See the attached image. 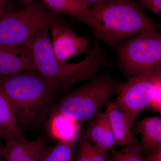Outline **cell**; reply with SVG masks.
Wrapping results in <instances>:
<instances>
[{"label": "cell", "mask_w": 161, "mask_h": 161, "mask_svg": "<svg viewBox=\"0 0 161 161\" xmlns=\"http://www.w3.org/2000/svg\"><path fill=\"white\" fill-rule=\"evenodd\" d=\"M83 137L106 151H114L115 138L105 112H100L89 122Z\"/></svg>", "instance_id": "7c38bea8"}, {"label": "cell", "mask_w": 161, "mask_h": 161, "mask_svg": "<svg viewBox=\"0 0 161 161\" xmlns=\"http://www.w3.org/2000/svg\"><path fill=\"white\" fill-rule=\"evenodd\" d=\"M0 89L13 107L19 125L36 126L46 118L58 92L36 70L0 78Z\"/></svg>", "instance_id": "7a4b0ae2"}, {"label": "cell", "mask_w": 161, "mask_h": 161, "mask_svg": "<svg viewBox=\"0 0 161 161\" xmlns=\"http://www.w3.org/2000/svg\"><path fill=\"white\" fill-rule=\"evenodd\" d=\"M82 3H84L87 6H95L97 3L100 2L101 0H79Z\"/></svg>", "instance_id": "d4e9b609"}, {"label": "cell", "mask_w": 161, "mask_h": 161, "mask_svg": "<svg viewBox=\"0 0 161 161\" xmlns=\"http://www.w3.org/2000/svg\"><path fill=\"white\" fill-rule=\"evenodd\" d=\"M43 5L54 14H67L97 31L96 18L89 6L79 0H42Z\"/></svg>", "instance_id": "30bf717a"}, {"label": "cell", "mask_w": 161, "mask_h": 161, "mask_svg": "<svg viewBox=\"0 0 161 161\" xmlns=\"http://www.w3.org/2000/svg\"><path fill=\"white\" fill-rule=\"evenodd\" d=\"M78 139L60 141L54 146L45 147L39 161H74Z\"/></svg>", "instance_id": "2e32d148"}, {"label": "cell", "mask_w": 161, "mask_h": 161, "mask_svg": "<svg viewBox=\"0 0 161 161\" xmlns=\"http://www.w3.org/2000/svg\"><path fill=\"white\" fill-rule=\"evenodd\" d=\"M59 19L43 3H32L0 19V46L25 47L39 33L48 31Z\"/></svg>", "instance_id": "5b68a950"}, {"label": "cell", "mask_w": 161, "mask_h": 161, "mask_svg": "<svg viewBox=\"0 0 161 161\" xmlns=\"http://www.w3.org/2000/svg\"><path fill=\"white\" fill-rule=\"evenodd\" d=\"M4 146L0 144V157L3 156V150H4Z\"/></svg>", "instance_id": "4316f807"}, {"label": "cell", "mask_w": 161, "mask_h": 161, "mask_svg": "<svg viewBox=\"0 0 161 161\" xmlns=\"http://www.w3.org/2000/svg\"><path fill=\"white\" fill-rule=\"evenodd\" d=\"M112 153L108 161H144L136 140Z\"/></svg>", "instance_id": "ac0fdd59"}, {"label": "cell", "mask_w": 161, "mask_h": 161, "mask_svg": "<svg viewBox=\"0 0 161 161\" xmlns=\"http://www.w3.org/2000/svg\"><path fill=\"white\" fill-rule=\"evenodd\" d=\"M0 135H1V134H0Z\"/></svg>", "instance_id": "f1b7e54d"}, {"label": "cell", "mask_w": 161, "mask_h": 161, "mask_svg": "<svg viewBox=\"0 0 161 161\" xmlns=\"http://www.w3.org/2000/svg\"><path fill=\"white\" fill-rule=\"evenodd\" d=\"M46 142V139L42 137L34 140L32 146L22 161H39Z\"/></svg>", "instance_id": "d6986e66"}, {"label": "cell", "mask_w": 161, "mask_h": 161, "mask_svg": "<svg viewBox=\"0 0 161 161\" xmlns=\"http://www.w3.org/2000/svg\"><path fill=\"white\" fill-rule=\"evenodd\" d=\"M20 3H22L24 6L30 4V3H32L34 0H18Z\"/></svg>", "instance_id": "484cf974"}, {"label": "cell", "mask_w": 161, "mask_h": 161, "mask_svg": "<svg viewBox=\"0 0 161 161\" xmlns=\"http://www.w3.org/2000/svg\"><path fill=\"white\" fill-rule=\"evenodd\" d=\"M0 134L6 141L24 137L10 101L0 89Z\"/></svg>", "instance_id": "5bb4252c"}, {"label": "cell", "mask_w": 161, "mask_h": 161, "mask_svg": "<svg viewBox=\"0 0 161 161\" xmlns=\"http://www.w3.org/2000/svg\"><path fill=\"white\" fill-rule=\"evenodd\" d=\"M26 47L31 52L36 71L56 87L58 93H65L75 84L95 78L107 64L105 55L98 42L80 62L59 61L53 53L48 31L36 35Z\"/></svg>", "instance_id": "6da1fadb"}, {"label": "cell", "mask_w": 161, "mask_h": 161, "mask_svg": "<svg viewBox=\"0 0 161 161\" xmlns=\"http://www.w3.org/2000/svg\"><path fill=\"white\" fill-rule=\"evenodd\" d=\"M119 85L105 75L96 76L64 96L53 113H59L79 122H90L106 108Z\"/></svg>", "instance_id": "277c9868"}, {"label": "cell", "mask_w": 161, "mask_h": 161, "mask_svg": "<svg viewBox=\"0 0 161 161\" xmlns=\"http://www.w3.org/2000/svg\"><path fill=\"white\" fill-rule=\"evenodd\" d=\"M161 85V65L130 78L119 85L115 103L134 121L152 103L156 90Z\"/></svg>", "instance_id": "52a82bcc"}, {"label": "cell", "mask_w": 161, "mask_h": 161, "mask_svg": "<svg viewBox=\"0 0 161 161\" xmlns=\"http://www.w3.org/2000/svg\"><path fill=\"white\" fill-rule=\"evenodd\" d=\"M136 130L141 135L138 145L142 153L161 147V116L143 119L137 123Z\"/></svg>", "instance_id": "4fadbf2b"}, {"label": "cell", "mask_w": 161, "mask_h": 161, "mask_svg": "<svg viewBox=\"0 0 161 161\" xmlns=\"http://www.w3.org/2000/svg\"><path fill=\"white\" fill-rule=\"evenodd\" d=\"M51 43L56 58L61 62L87 54L90 40L76 34L68 24L58 19L51 28Z\"/></svg>", "instance_id": "ba28073f"}, {"label": "cell", "mask_w": 161, "mask_h": 161, "mask_svg": "<svg viewBox=\"0 0 161 161\" xmlns=\"http://www.w3.org/2000/svg\"><path fill=\"white\" fill-rule=\"evenodd\" d=\"M144 161H161V147L152 150L146 154Z\"/></svg>", "instance_id": "cb8c5ba5"}, {"label": "cell", "mask_w": 161, "mask_h": 161, "mask_svg": "<svg viewBox=\"0 0 161 161\" xmlns=\"http://www.w3.org/2000/svg\"><path fill=\"white\" fill-rule=\"evenodd\" d=\"M3 156V161H22L31 148L34 141L23 137L6 141Z\"/></svg>", "instance_id": "e0dca14e"}, {"label": "cell", "mask_w": 161, "mask_h": 161, "mask_svg": "<svg viewBox=\"0 0 161 161\" xmlns=\"http://www.w3.org/2000/svg\"><path fill=\"white\" fill-rule=\"evenodd\" d=\"M0 158H1V157H0ZM0 161H3L1 159H0Z\"/></svg>", "instance_id": "83f0119b"}, {"label": "cell", "mask_w": 161, "mask_h": 161, "mask_svg": "<svg viewBox=\"0 0 161 161\" xmlns=\"http://www.w3.org/2000/svg\"><path fill=\"white\" fill-rule=\"evenodd\" d=\"M13 0H0V19L13 10Z\"/></svg>", "instance_id": "603a6c76"}, {"label": "cell", "mask_w": 161, "mask_h": 161, "mask_svg": "<svg viewBox=\"0 0 161 161\" xmlns=\"http://www.w3.org/2000/svg\"><path fill=\"white\" fill-rule=\"evenodd\" d=\"M140 6L159 16L161 15V0H136Z\"/></svg>", "instance_id": "44dd1931"}, {"label": "cell", "mask_w": 161, "mask_h": 161, "mask_svg": "<svg viewBox=\"0 0 161 161\" xmlns=\"http://www.w3.org/2000/svg\"><path fill=\"white\" fill-rule=\"evenodd\" d=\"M91 9L97 20L95 36L110 47L139 33L159 29L134 0H101Z\"/></svg>", "instance_id": "3957f363"}, {"label": "cell", "mask_w": 161, "mask_h": 161, "mask_svg": "<svg viewBox=\"0 0 161 161\" xmlns=\"http://www.w3.org/2000/svg\"><path fill=\"white\" fill-rule=\"evenodd\" d=\"M90 141L82 137L75 151L74 161H91L89 150Z\"/></svg>", "instance_id": "ffe728a7"}, {"label": "cell", "mask_w": 161, "mask_h": 161, "mask_svg": "<svg viewBox=\"0 0 161 161\" xmlns=\"http://www.w3.org/2000/svg\"><path fill=\"white\" fill-rule=\"evenodd\" d=\"M115 47L118 68L130 78L161 65V34L158 31L139 33Z\"/></svg>", "instance_id": "8992f818"}, {"label": "cell", "mask_w": 161, "mask_h": 161, "mask_svg": "<svg viewBox=\"0 0 161 161\" xmlns=\"http://www.w3.org/2000/svg\"><path fill=\"white\" fill-rule=\"evenodd\" d=\"M105 112L112 128L116 145L123 147L136 140L131 131L134 120L115 102H110Z\"/></svg>", "instance_id": "8fae6325"}, {"label": "cell", "mask_w": 161, "mask_h": 161, "mask_svg": "<svg viewBox=\"0 0 161 161\" xmlns=\"http://www.w3.org/2000/svg\"><path fill=\"white\" fill-rule=\"evenodd\" d=\"M36 70L31 52L27 47L0 46V78Z\"/></svg>", "instance_id": "9c48e42d"}, {"label": "cell", "mask_w": 161, "mask_h": 161, "mask_svg": "<svg viewBox=\"0 0 161 161\" xmlns=\"http://www.w3.org/2000/svg\"><path fill=\"white\" fill-rule=\"evenodd\" d=\"M151 111L156 113H161V85L156 90L152 103L148 108Z\"/></svg>", "instance_id": "7402d4cb"}, {"label": "cell", "mask_w": 161, "mask_h": 161, "mask_svg": "<svg viewBox=\"0 0 161 161\" xmlns=\"http://www.w3.org/2000/svg\"><path fill=\"white\" fill-rule=\"evenodd\" d=\"M81 123L59 113H53L50 121L51 135L58 142L79 139Z\"/></svg>", "instance_id": "9a60e30c"}]
</instances>
